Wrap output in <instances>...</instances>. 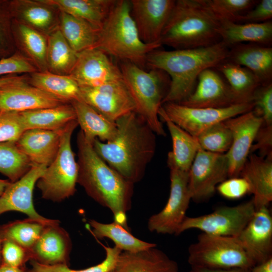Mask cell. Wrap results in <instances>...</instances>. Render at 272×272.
I'll return each instance as SVG.
<instances>
[{"instance_id": "obj_15", "label": "cell", "mask_w": 272, "mask_h": 272, "mask_svg": "<svg viewBox=\"0 0 272 272\" xmlns=\"http://www.w3.org/2000/svg\"><path fill=\"white\" fill-rule=\"evenodd\" d=\"M83 101L109 119L116 121L135 111L133 100L123 81L94 88L80 87Z\"/></svg>"}, {"instance_id": "obj_11", "label": "cell", "mask_w": 272, "mask_h": 272, "mask_svg": "<svg viewBox=\"0 0 272 272\" xmlns=\"http://www.w3.org/2000/svg\"><path fill=\"white\" fill-rule=\"evenodd\" d=\"M253 102L221 108H196L177 103H164L162 107L174 123L194 138L213 125L253 109Z\"/></svg>"}, {"instance_id": "obj_3", "label": "cell", "mask_w": 272, "mask_h": 272, "mask_svg": "<svg viewBox=\"0 0 272 272\" xmlns=\"http://www.w3.org/2000/svg\"><path fill=\"white\" fill-rule=\"evenodd\" d=\"M229 48L222 41L211 46L171 51L156 49L147 56L146 66L165 72L170 77L165 103H180L192 93L199 74L226 60Z\"/></svg>"}, {"instance_id": "obj_17", "label": "cell", "mask_w": 272, "mask_h": 272, "mask_svg": "<svg viewBox=\"0 0 272 272\" xmlns=\"http://www.w3.org/2000/svg\"><path fill=\"white\" fill-rule=\"evenodd\" d=\"M179 104L191 107L221 108L237 103L222 75L215 69L209 68L199 74L193 92Z\"/></svg>"}, {"instance_id": "obj_31", "label": "cell", "mask_w": 272, "mask_h": 272, "mask_svg": "<svg viewBox=\"0 0 272 272\" xmlns=\"http://www.w3.org/2000/svg\"><path fill=\"white\" fill-rule=\"evenodd\" d=\"M59 11L83 19L100 29L115 0H44Z\"/></svg>"}, {"instance_id": "obj_19", "label": "cell", "mask_w": 272, "mask_h": 272, "mask_svg": "<svg viewBox=\"0 0 272 272\" xmlns=\"http://www.w3.org/2000/svg\"><path fill=\"white\" fill-rule=\"evenodd\" d=\"M46 167L44 165H32L20 179L10 184L0 196V215L9 211H17L42 222H49L52 220L39 215L33 202L35 185Z\"/></svg>"}, {"instance_id": "obj_28", "label": "cell", "mask_w": 272, "mask_h": 272, "mask_svg": "<svg viewBox=\"0 0 272 272\" xmlns=\"http://www.w3.org/2000/svg\"><path fill=\"white\" fill-rule=\"evenodd\" d=\"M77 121L86 141L92 144L96 139L101 142L112 140L117 131L116 124L103 116L83 100L71 103Z\"/></svg>"}, {"instance_id": "obj_20", "label": "cell", "mask_w": 272, "mask_h": 272, "mask_svg": "<svg viewBox=\"0 0 272 272\" xmlns=\"http://www.w3.org/2000/svg\"><path fill=\"white\" fill-rule=\"evenodd\" d=\"M27 81L14 83L0 88V109L21 112L66 103L31 85Z\"/></svg>"}, {"instance_id": "obj_6", "label": "cell", "mask_w": 272, "mask_h": 272, "mask_svg": "<svg viewBox=\"0 0 272 272\" xmlns=\"http://www.w3.org/2000/svg\"><path fill=\"white\" fill-rule=\"evenodd\" d=\"M119 67L123 81L134 102L135 112L156 134L165 136L159 111L169 88V76L163 71H146L127 61L122 62Z\"/></svg>"}, {"instance_id": "obj_53", "label": "cell", "mask_w": 272, "mask_h": 272, "mask_svg": "<svg viewBox=\"0 0 272 272\" xmlns=\"http://www.w3.org/2000/svg\"><path fill=\"white\" fill-rule=\"evenodd\" d=\"M250 272H272V257L255 264L250 269Z\"/></svg>"}, {"instance_id": "obj_51", "label": "cell", "mask_w": 272, "mask_h": 272, "mask_svg": "<svg viewBox=\"0 0 272 272\" xmlns=\"http://www.w3.org/2000/svg\"><path fill=\"white\" fill-rule=\"evenodd\" d=\"M190 272H250V268H210L201 267H191Z\"/></svg>"}, {"instance_id": "obj_16", "label": "cell", "mask_w": 272, "mask_h": 272, "mask_svg": "<svg viewBox=\"0 0 272 272\" xmlns=\"http://www.w3.org/2000/svg\"><path fill=\"white\" fill-rule=\"evenodd\" d=\"M175 1H130V14L140 38L144 43L149 44H160V40L163 30L172 12Z\"/></svg>"}, {"instance_id": "obj_18", "label": "cell", "mask_w": 272, "mask_h": 272, "mask_svg": "<svg viewBox=\"0 0 272 272\" xmlns=\"http://www.w3.org/2000/svg\"><path fill=\"white\" fill-rule=\"evenodd\" d=\"M235 238L255 264L272 257V217L268 207L256 210Z\"/></svg>"}, {"instance_id": "obj_33", "label": "cell", "mask_w": 272, "mask_h": 272, "mask_svg": "<svg viewBox=\"0 0 272 272\" xmlns=\"http://www.w3.org/2000/svg\"><path fill=\"white\" fill-rule=\"evenodd\" d=\"M215 69L225 79L237 104L253 102L254 94L261 85L252 72L226 60Z\"/></svg>"}, {"instance_id": "obj_7", "label": "cell", "mask_w": 272, "mask_h": 272, "mask_svg": "<svg viewBox=\"0 0 272 272\" xmlns=\"http://www.w3.org/2000/svg\"><path fill=\"white\" fill-rule=\"evenodd\" d=\"M78 125L75 120L62 131L56 157L36 183L43 198L60 202L73 196L76 191L78 165L72 148L71 138Z\"/></svg>"}, {"instance_id": "obj_5", "label": "cell", "mask_w": 272, "mask_h": 272, "mask_svg": "<svg viewBox=\"0 0 272 272\" xmlns=\"http://www.w3.org/2000/svg\"><path fill=\"white\" fill-rule=\"evenodd\" d=\"M162 45L146 44L140 38L130 14V1H116L100 29L97 48L121 61L143 69L148 55Z\"/></svg>"}, {"instance_id": "obj_4", "label": "cell", "mask_w": 272, "mask_h": 272, "mask_svg": "<svg viewBox=\"0 0 272 272\" xmlns=\"http://www.w3.org/2000/svg\"><path fill=\"white\" fill-rule=\"evenodd\" d=\"M220 24L206 0H177L160 43L175 49L210 46L221 41Z\"/></svg>"}, {"instance_id": "obj_58", "label": "cell", "mask_w": 272, "mask_h": 272, "mask_svg": "<svg viewBox=\"0 0 272 272\" xmlns=\"http://www.w3.org/2000/svg\"><path fill=\"white\" fill-rule=\"evenodd\" d=\"M189 272H190V271H189Z\"/></svg>"}, {"instance_id": "obj_42", "label": "cell", "mask_w": 272, "mask_h": 272, "mask_svg": "<svg viewBox=\"0 0 272 272\" xmlns=\"http://www.w3.org/2000/svg\"><path fill=\"white\" fill-rule=\"evenodd\" d=\"M209 7L221 21L235 22L236 19L253 8L256 0H206Z\"/></svg>"}, {"instance_id": "obj_35", "label": "cell", "mask_w": 272, "mask_h": 272, "mask_svg": "<svg viewBox=\"0 0 272 272\" xmlns=\"http://www.w3.org/2000/svg\"><path fill=\"white\" fill-rule=\"evenodd\" d=\"M28 76L27 82L66 103L82 100L80 87L70 75L37 71Z\"/></svg>"}, {"instance_id": "obj_9", "label": "cell", "mask_w": 272, "mask_h": 272, "mask_svg": "<svg viewBox=\"0 0 272 272\" xmlns=\"http://www.w3.org/2000/svg\"><path fill=\"white\" fill-rule=\"evenodd\" d=\"M256 210L252 199L235 206H224L208 214L186 216L175 235L197 229L207 234L235 237L243 230Z\"/></svg>"}, {"instance_id": "obj_10", "label": "cell", "mask_w": 272, "mask_h": 272, "mask_svg": "<svg viewBox=\"0 0 272 272\" xmlns=\"http://www.w3.org/2000/svg\"><path fill=\"white\" fill-rule=\"evenodd\" d=\"M170 169V190L164 208L148 219V229L162 234H175L186 217L191 199L188 181V172L177 168L167 161Z\"/></svg>"}, {"instance_id": "obj_54", "label": "cell", "mask_w": 272, "mask_h": 272, "mask_svg": "<svg viewBox=\"0 0 272 272\" xmlns=\"http://www.w3.org/2000/svg\"><path fill=\"white\" fill-rule=\"evenodd\" d=\"M26 267H17L5 264H0V272H27Z\"/></svg>"}, {"instance_id": "obj_41", "label": "cell", "mask_w": 272, "mask_h": 272, "mask_svg": "<svg viewBox=\"0 0 272 272\" xmlns=\"http://www.w3.org/2000/svg\"><path fill=\"white\" fill-rule=\"evenodd\" d=\"M106 257L101 263L83 269H73L65 264L46 265L34 260H30L31 267L27 272H110L115 268L118 257L122 251L114 246L107 247L103 245Z\"/></svg>"}, {"instance_id": "obj_23", "label": "cell", "mask_w": 272, "mask_h": 272, "mask_svg": "<svg viewBox=\"0 0 272 272\" xmlns=\"http://www.w3.org/2000/svg\"><path fill=\"white\" fill-rule=\"evenodd\" d=\"M14 20L48 36L58 28L59 11L44 0H16L9 3Z\"/></svg>"}, {"instance_id": "obj_43", "label": "cell", "mask_w": 272, "mask_h": 272, "mask_svg": "<svg viewBox=\"0 0 272 272\" xmlns=\"http://www.w3.org/2000/svg\"><path fill=\"white\" fill-rule=\"evenodd\" d=\"M25 130L19 112L0 109V144L16 142Z\"/></svg>"}, {"instance_id": "obj_37", "label": "cell", "mask_w": 272, "mask_h": 272, "mask_svg": "<svg viewBox=\"0 0 272 272\" xmlns=\"http://www.w3.org/2000/svg\"><path fill=\"white\" fill-rule=\"evenodd\" d=\"M89 224L92 230L88 229L95 238H109L114 243L115 246L122 251L137 252L156 246L155 243L137 238L128 230L115 222L105 224L90 220Z\"/></svg>"}, {"instance_id": "obj_13", "label": "cell", "mask_w": 272, "mask_h": 272, "mask_svg": "<svg viewBox=\"0 0 272 272\" xmlns=\"http://www.w3.org/2000/svg\"><path fill=\"white\" fill-rule=\"evenodd\" d=\"M224 122L232 135L231 147L226 153L228 161V177H239L263 120L253 109Z\"/></svg>"}, {"instance_id": "obj_40", "label": "cell", "mask_w": 272, "mask_h": 272, "mask_svg": "<svg viewBox=\"0 0 272 272\" xmlns=\"http://www.w3.org/2000/svg\"><path fill=\"white\" fill-rule=\"evenodd\" d=\"M195 138L201 149L219 154H226L232 142L231 131L224 121L213 125Z\"/></svg>"}, {"instance_id": "obj_38", "label": "cell", "mask_w": 272, "mask_h": 272, "mask_svg": "<svg viewBox=\"0 0 272 272\" xmlns=\"http://www.w3.org/2000/svg\"><path fill=\"white\" fill-rule=\"evenodd\" d=\"M56 220L46 223L28 218L15 221L0 227V237L2 241L11 240L30 250L44 227Z\"/></svg>"}, {"instance_id": "obj_29", "label": "cell", "mask_w": 272, "mask_h": 272, "mask_svg": "<svg viewBox=\"0 0 272 272\" xmlns=\"http://www.w3.org/2000/svg\"><path fill=\"white\" fill-rule=\"evenodd\" d=\"M25 130L41 129L62 131L76 120L75 109L71 104L19 112Z\"/></svg>"}, {"instance_id": "obj_12", "label": "cell", "mask_w": 272, "mask_h": 272, "mask_svg": "<svg viewBox=\"0 0 272 272\" xmlns=\"http://www.w3.org/2000/svg\"><path fill=\"white\" fill-rule=\"evenodd\" d=\"M228 169L226 154L199 149L188 171L191 199L196 202L209 200L215 193L217 186L228 177Z\"/></svg>"}, {"instance_id": "obj_46", "label": "cell", "mask_w": 272, "mask_h": 272, "mask_svg": "<svg viewBox=\"0 0 272 272\" xmlns=\"http://www.w3.org/2000/svg\"><path fill=\"white\" fill-rule=\"evenodd\" d=\"M37 71L35 65L20 52L0 59V76L15 74H30Z\"/></svg>"}, {"instance_id": "obj_25", "label": "cell", "mask_w": 272, "mask_h": 272, "mask_svg": "<svg viewBox=\"0 0 272 272\" xmlns=\"http://www.w3.org/2000/svg\"><path fill=\"white\" fill-rule=\"evenodd\" d=\"M226 60L244 66L257 78L261 85L271 83L272 47L257 43H240L229 48Z\"/></svg>"}, {"instance_id": "obj_32", "label": "cell", "mask_w": 272, "mask_h": 272, "mask_svg": "<svg viewBox=\"0 0 272 272\" xmlns=\"http://www.w3.org/2000/svg\"><path fill=\"white\" fill-rule=\"evenodd\" d=\"M13 33L15 43L39 72L48 71L46 64L47 36L14 20Z\"/></svg>"}, {"instance_id": "obj_24", "label": "cell", "mask_w": 272, "mask_h": 272, "mask_svg": "<svg viewBox=\"0 0 272 272\" xmlns=\"http://www.w3.org/2000/svg\"><path fill=\"white\" fill-rule=\"evenodd\" d=\"M248 182L255 210L268 207L272 201V156L250 154L239 175Z\"/></svg>"}, {"instance_id": "obj_27", "label": "cell", "mask_w": 272, "mask_h": 272, "mask_svg": "<svg viewBox=\"0 0 272 272\" xmlns=\"http://www.w3.org/2000/svg\"><path fill=\"white\" fill-rule=\"evenodd\" d=\"M219 35L221 41L229 48L244 42L270 46L272 22L259 23H237L221 21Z\"/></svg>"}, {"instance_id": "obj_8", "label": "cell", "mask_w": 272, "mask_h": 272, "mask_svg": "<svg viewBox=\"0 0 272 272\" xmlns=\"http://www.w3.org/2000/svg\"><path fill=\"white\" fill-rule=\"evenodd\" d=\"M191 267L210 268H251L255 265L235 237L204 233L188 248Z\"/></svg>"}, {"instance_id": "obj_34", "label": "cell", "mask_w": 272, "mask_h": 272, "mask_svg": "<svg viewBox=\"0 0 272 272\" xmlns=\"http://www.w3.org/2000/svg\"><path fill=\"white\" fill-rule=\"evenodd\" d=\"M58 28L78 53L95 46L100 30L83 19L60 11Z\"/></svg>"}, {"instance_id": "obj_26", "label": "cell", "mask_w": 272, "mask_h": 272, "mask_svg": "<svg viewBox=\"0 0 272 272\" xmlns=\"http://www.w3.org/2000/svg\"><path fill=\"white\" fill-rule=\"evenodd\" d=\"M117 272H180L177 262L156 246L137 252L122 251Z\"/></svg>"}, {"instance_id": "obj_47", "label": "cell", "mask_w": 272, "mask_h": 272, "mask_svg": "<svg viewBox=\"0 0 272 272\" xmlns=\"http://www.w3.org/2000/svg\"><path fill=\"white\" fill-rule=\"evenodd\" d=\"M216 190L221 196L230 199H238L250 193L249 183L240 176L226 179L217 186Z\"/></svg>"}, {"instance_id": "obj_45", "label": "cell", "mask_w": 272, "mask_h": 272, "mask_svg": "<svg viewBox=\"0 0 272 272\" xmlns=\"http://www.w3.org/2000/svg\"><path fill=\"white\" fill-rule=\"evenodd\" d=\"M253 110L262 117L263 124L272 125V83L260 85L253 98Z\"/></svg>"}, {"instance_id": "obj_1", "label": "cell", "mask_w": 272, "mask_h": 272, "mask_svg": "<svg viewBox=\"0 0 272 272\" xmlns=\"http://www.w3.org/2000/svg\"><path fill=\"white\" fill-rule=\"evenodd\" d=\"M115 137L107 142L96 139L93 147L99 157L133 184L143 178L155 154L156 133L135 111L116 121Z\"/></svg>"}, {"instance_id": "obj_49", "label": "cell", "mask_w": 272, "mask_h": 272, "mask_svg": "<svg viewBox=\"0 0 272 272\" xmlns=\"http://www.w3.org/2000/svg\"><path fill=\"white\" fill-rule=\"evenodd\" d=\"M13 17L9 5L7 7L0 6V54L11 48L12 40H14L13 33ZM14 37V36H13Z\"/></svg>"}, {"instance_id": "obj_22", "label": "cell", "mask_w": 272, "mask_h": 272, "mask_svg": "<svg viewBox=\"0 0 272 272\" xmlns=\"http://www.w3.org/2000/svg\"><path fill=\"white\" fill-rule=\"evenodd\" d=\"M63 130L26 129L17 140L16 144L29 160L32 166L47 167L54 161L58 152Z\"/></svg>"}, {"instance_id": "obj_2", "label": "cell", "mask_w": 272, "mask_h": 272, "mask_svg": "<svg viewBox=\"0 0 272 272\" xmlns=\"http://www.w3.org/2000/svg\"><path fill=\"white\" fill-rule=\"evenodd\" d=\"M77 183L89 196L111 211L114 222L128 230L126 213L131 208L134 184L99 157L81 130L77 134Z\"/></svg>"}, {"instance_id": "obj_44", "label": "cell", "mask_w": 272, "mask_h": 272, "mask_svg": "<svg viewBox=\"0 0 272 272\" xmlns=\"http://www.w3.org/2000/svg\"><path fill=\"white\" fill-rule=\"evenodd\" d=\"M1 255L2 263L14 267H26L31 260L30 250L9 240L2 241Z\"/></svg>"}, {"instance_id": "obj_36", "label": "cell", "mask_w": 272, "mask_h": 272, "mask_svg": "<svg viewBox=\"0 0 272 272\" xmlns=\"http://www.w3.org/2000/svg\"><path fill=\"white\" fill-rule=\"evenodd\" d=\"M78 54L70 46L58 28L47 36L46 64L48 72L70 75Z\"/></svg>"}, {"instance_id": "obj_48", "label": "cell", "mask_w": 272, "mask_h": 272, "mask_svg": "<svg viewBox=\"0 0 272 272\" xmlns=\"http://www.w3.org/2000/svg\"><path fill=\"white\" fill-rule=\"evenodd\" d=\"M272 18V1L261 0L251 10L238 17L234 23H259L270 21Z\"/></svg>"}, {"instance_id": "obj_55", "label": "cell", "mask_w": 272, "mask_h": 272, "mask_svg": "<svg viewBox=\"0 0 272 272\" xmlns=\"http://www.w3.org/2000/svg\"><path fill=\"white\" fill-rule=\"evenodd\" d=\"M11 182L8 180L0 179V196L2 195Z\"/></svg>"}, {"instance_id": "obj_30", "label": "cell", "mask_w": 272, "mask_h": 272, "mask_svg": "<svg viewBox=\"0 0 272 272\" xmlns=\"http://www.w3.org/2000/svg\"><path fill=\"white\" fill-rule=\"evenodd\" d=\"M159 116L165 122L172 141V151L168 154L167 161L179 169L188 172L195 155L200 147L195 138L172 121L162 106Z\"/></svg>"}, {"instance_id": "obj_14", "label": "cell", "mask_w": 272, "mask_h": 272, "mask_svg": "<svg viewBox=\"0 0 272 272\" xmlns=\"http://www.w3.org/2000/svg\"><path fill=\"white\" fill-rule=\"evenodd\" d=\"M70 75L80 87L94 88L123 81L120 67L106 53L97 48L79 53Z\"/></svg>"}, {"instance_id": "obj_57", "label": "cell", "mask_w": 272, "mask_h": 272, "mask_svg": "<svg viewBox=\"0 0 272 272\" xmlns=\"http://www.w3.org/2000/svg\"><path fill=\"white\" fill-rule=\"evenodd\" d=\"M110 272H117L115 269H113L112 270L110 271Z\"/></svg>"}, {"instance_id": "obj_56", "label": "cell", "mask_w": 272, "mask_h": 272, "mask_svg": "<svg viewBox=\"0 0 272 272\" xmlns=\"http://www.w3.org/2000/svg\"><path fill=\"white\" fill-rule=\"evenodd\" d=\"M2 240L0 237V264L2 263V258L1 255V249H2Z\"/></svg>"}, {"instance_id": "obj_50", "label": "cell", "mask_w": 272, "mask_h": 272, "mask_svg": "<svg viewBox=\"0 0 272 272\" xmlns=\"http://www.w3.org/2000/svg\"><path fill=\"white\" fill-rule=\"evenodd\" d=\"M250 154L258 150L263 157L272 156V125L262 124L255 137Z\"/></svg>"}, {"instance_id": "obj_21", "label": "cell", "mask_w": 272, "mask_h": 272, "mask_svg": "<svg viewBox=\"0 0 272 272\" xmlns=\"http://www.w3.org/2000/svg\"><path fill=\"white\" fill-rule=\"evenodd\" d=\"M72 246L69 233L56 220L44 227L30 249L31 260L46 265H69Z\"/></svg>"}, {"instance_id": "obj_52", "label": "cell", "mask_w": 272, "mask_h": 272, "mask_svg": "<svg viewBox=\"0 0 272 272\" xmlns=\"http://www.w3.org/2000/svg\"><path fill=\"white\" fill-rule=\"evenodd\" d=\"M28 76H8L0 78V88L6 86L18 83L21 81H27Z\"/></svg>"}, {"instance_id": "obj_39", "label": "cell", "mask_w": 272, "mask_h": 272, "mask_svg": "<svg viewBox=\"0 0 272 272\" xmlns=\"http://www.w3.org/2000/svg\"><path fill=\"white\" fill-rule=\"evenodd\" d=\"M31 167L29 160L18 148L16 142L0 144V173L11 182L20 179Z\"/></svg>"}]
</instances>
